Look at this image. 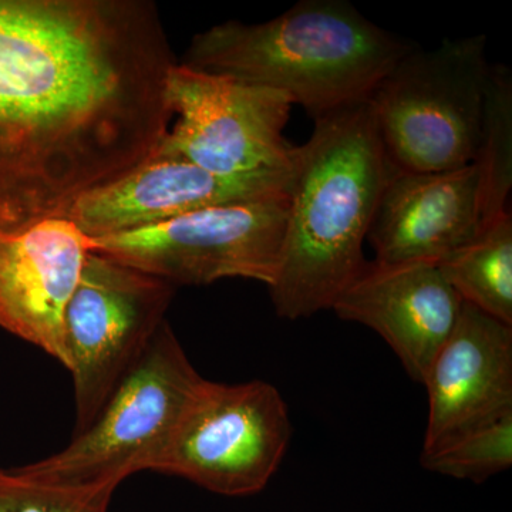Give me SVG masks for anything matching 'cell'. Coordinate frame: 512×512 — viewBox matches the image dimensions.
Masks as SVG:
<instances>
[{
    "label": "cell",
    "mask_w": 512,
    "mask_h": 512,
    "mask_svg": "<svg viewBox=\"0 0 512 512\" xmlns=\"http://www.w3.org/2000/svg\"><path fill=\"white\" fill-rule=\"evenodd\" d=\"M113 487L43 483L0 470V512H109Z\"/></svg>",
    "instance_id": "ac0fdd59"
},
{
    "label": "cell",
    "mask_w": 512,
    "mask_h": 512,
    "mask_svg": "<svg viewBox=\"0 0 512 512\" xmlns=\"http://www.w3.org/2000/svg\"><path fill=\"white\" fill-rule=\"evenodd\" d=\"M423 453L512 412V326L464 303L424 376Z\"/></svg>",
    "instance_id": "7c38bea8"
},
{
    "label": "cell",
    "mask_w": 512,
    "mask_h": 512,
    "mask_svg": "<svg viewBox=\"0 0 512 512\" xmlns=\"http://www.w3.org/2000/svg\"><path fill=\"white\" fill-rule=\"evenodd\" d=\"M289 180L291 171L220 175L151 154L119 180L83 195L66 218L94 241L207 208L282 197Z\"/></svg>",
    "instance_id": "30bf717a"
},
{
    "label": "cell",
    "mask_w": 512,
    "mask_h": 512,
    "mask_svg": "<svg viewBox=\"0 0 512 512\" xmlns=\"http://www.w3.org/2000/svg\"><path fill=\"white\" fill-rule=\"evenodd\" d=\"M478 229L474 164L437 173H409L392 167L367 242L380 264H440L476 237Z\"/></svg>",
    "instance_id": "5bb4252c"
},
{
    "label": "cell",
    "mask_w": 512,
    "mask_h": 512,
    "mask_svg": "<svg viewBox=\"0 0 512 512\" xmlns=\"http://www.w3.org/2000/svg\"><path fill=\"white\" fill-rule=\"evenodd\" d=\"M480 225L508 212L512 188V74L491 63L476 158Z\"/></svg>",
    "instance_id": "2e32d148"
},
{
    "label": "cell",
    "mask_w": 512,
    "mask_h": 512,
    "mask_svg": "<svg viewBox=\"0 0 512 512\" xmlns=\"http://www.w3.org/2000/svg\"><path fill=\"white\" fill-rule=\"evenodd\" d=\"M512 464V412L421 454V466L441 476L483 483Z\"/></svg>",
    "instance_id": "e0dca14e"
},
{
    "label": "cell",
    "mask_w": 512,
    "mask_h": 512,
    "mask_svg": "<svg viewBox=\"0 0 512 512\" xmlns=\"http://www.w3.org/2000/svg\"><path fill=\"white\" fill-rule=\"evenodd\" d=\"M413 46L346 0H301L268 22L197 33L180 63L279 90L316 120L369 100Z\"/></svg>",
    "instance_id": "3957f363"
},
{
    "label": "cell",
    "mask_w": 512,
    "mask_h": 512,
    "mask_svg": "<svg viewBox=\"0 0 512 512\" xmlns=\"http://www.w3.org/2000/svg\"><path fill=\"white\" fill-rule=\"evenodd\" d=\"M487 36L416 45L370 96L387 161L409 173H437L476 158L491 63Z\"/></svg>",
    "instance_id": "277c9868"
},
{
    "label": "cell",
    "mask_w": 512,
    "mask_h": 512,
    "mask_svg": "<svg viewBox=\"0 0 512 512\" xmlns=\"http://www.w3.org/2000/svg\"><path fill=\"white\" fill-rule=\"evenodd\" d=\"M165 96L174 123L154 156L220 175L291 171L296 146L284 136L293 107L288 94L177 62Z\"/></svg>",
    "instance_id": "52a82bcc"
},
{
    "label": "cell",
    "mask_w": 512,
    "mask_h": 512,
    "mask_svg": "<svg viewBox=\"0 0 512 512\" xmlns=\"http://www.w3.org/2000/svg\"><path fill=\"white\" fill-rule=\"evenodd\" d=\"M204 382L165 320L93 423L59 453L16 470L43 483L117 488L154 470Z\"/></svg>",
    "instance_id": "5b68a950"
},
{
    "label": "cell",
    "mask_w": 512,
    "mask_h": 512,
    "mask_svg": "<svg viewBox=\"0 0 512 512\" xmlns=\"http://www.w3.org/2000/svg\"><path fill=\"white\" fill-rule=\"evenodd\" d=\"M288 207L286 194L207 208L153 227L94 239V251L175 288L229 278L271 286Z\"/></svg>",
    "instance_id": "ba28073f"
},
{
    "label": "cell",
    "mask_w": 512,
    "mask_h": 512,
    "mask_svg": "<svg viewBox=\"0 0 512 512\" xmlns=\"http://www.w3.org/2000/svg\"><path fill=\"white\" fill-rule=\"evenodd\" d=\"M175 286L90 252L63 322V366L73 377L82 433L146 352L173 301Z\"/></svg>",
    "instance_id": "8992f818"
},
{
    "label": "cell",
    "mask_w": 512,
    "mask_h": 512,
    "mask_svg": "<svg viewBox=\"0 0 512 512\" xmlns=\"http://www.w3.org/2000/svg\"><path fill=\"white\" fill-rule=\"evenodd\" d=\"M291 439L288 406L271 383L205 380L153 471L245 497L268 485Z\"/></svg>",
    "instance_id": "9c48e42d"
},
{
    "label": "cell",
    "mask_w": 512,
    "mask_h": 512,
    "mask_svg": "<svg viewBox=\"0 0 512 512\" xmlns=\"http://www.w3.org/2000/svg\"><path fill=\"white\" fill-rule=\"evenodd\" d=\"M177 62L151 0H0V234L146 161Z\"/></svg>",
    "instance_id": "6da1fadb"
},
{
    "label": "cell",
    "mask_w": 512,
    "mask_h": 512,
    "mask_svg": "<svg viewBox=\"0 0 512 512\" xmlns=\"http://www.w3.org/2000/svg\"><path fill=\"white\" fill-rule=\"evenodd\" d=\"M461 305L437 264L367 261L330 309L379 333L414 382L423 383Z\"/></svg>",
    "instance_id": "4fadbf2b"
},
{
    "label": "cell",
    "mask_w": 512,
    "mask_h": 512,
    "mask_svg": "<svg viewBox=\"0 0 512 512\" xmlns=\"http://www.w3.org/2000/svg\"><path fill=\"white\" fill-rule=\"evenodd\" d=\"M390 168L369 100L313 120L293 156L284 242L268 286L278 316L332 308L359 275Z\"/></svg>",
    "instance_id": "7a4b0ae2"
},
{
    "label": "cell",
    "mask_w": 512,
    "mask_h": 512,
    "mask_svg": "<svg viewBox=\"0 0 512 512\" xmlns=\"http://www.w3.org/2000/svg\"><path fill=\"white\" fill-rule=\"evenodd\" d=\"M437 265L461 302L512 326L510 212L481 224L476 237Z\"/></svg>",
    "instance_id": "9a60e30c"
},
{
    "label": "cell",
    "mask_w": 512,
    "mask_h": 512,
    "mask_svg": "<svg viewBox=\"0 0 512 512\" xmlns=\"http://www.w3.org/2000/svg\"><path fill=\"white\" fill-rule=\"evenodd\" d=\"M94 241L69 218L0 234V328L63 365V322Z\"/></svg>",
    "instance_id": "8fae6325"
}]
</instances>
